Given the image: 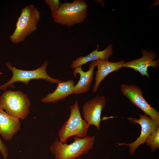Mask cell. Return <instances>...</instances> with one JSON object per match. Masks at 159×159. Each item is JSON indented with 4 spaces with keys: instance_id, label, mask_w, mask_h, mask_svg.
Returning a JSON list of instances; mask_svg holds the SVG:
<instances>
[{
    "instance_id": "cell-5",
    "label": "cell",
    "mask_w": 159,
    "mask_h": 159,
    "mask_svg": "<svg viewBox=\"0 0 159 159\" xmlns=\"http://www.w3.org/2000/svg\"><path fill=\"white\" fill-rule=\"evenodd\" d=\"M70 110L68 119L58 132L59 140L63 143H66L68 139L71 136L84 138L88 136L87 133L90 126L82 118L77 100L70 106Z\"/></svg>"
},
{
    "instance_id": "cell-8",
    "label": "cell",
    "mask_w": 159,
    "mask_h": 159,
    "mask_svg": "<svg viewBox=\"0 0 159 159\" xmlns=\"http://www.w3.org/2000/svg\"><path fill=\"white\" fill-rule=\"evenodd\" d=\"M139 119L133 117L128 118L132 123L139 124L141 127V133L140 136L133 142L130 143H116L117 146L126 145L129 146V151L131 155L134 153L136 149L140 145L145 143L148 137L158 127L157 124L148 115L138 114Z\"/></svg>"
},
{
    "instance_id": "cell-11",
    "label": "cell",
    "mask_w": 159,
    "mask_h": 159,
    "mask_svg": "<svg viewBox=\"0 0 159 159\" xmlns=\"http://www.w3.org/2000/svg\"><path fill=\"white\" fill-rule=\"evenodd\" d=\"M20 120L6 113L0 107V135L4 140L10 141L20 129Z\"/></svg>"
},
{
    "instance_id": "cell-16",
    "label": "cell",
    "mask_w": 159,
    "mask_h": 159,
    "mask_svg": "<svg viewBox=\"0 0 159 159\" xmlns=\"http://www.w3.org/2000/svg\"><path fill=\"white\" fill-rule=\"evenodd\" d=\"M145 143L154 152L159 148V127L148 137Z\"/></svg>"
},
{
    "instance_id": "cell-7",
    "label": "cell",
    "mask_w": 159,
    "mask_h": 159,
    "mask_svg": "<svg viewBox=\"0 0 159 159\" xmlns=\"http://www.w3.org/2000/svg\"><path fill=\"white\" fill-rule=\"evenodd\" d=\"M122 94L134 105L159 125V112L144 99L142 89L135 84H123L120 86Z\"/></svg>"
},
{
    "instance_id": "cell-20",
    "label": "cell",
    "mask_w": 159,
    "mask_h": 159,
    "mask_svg": "<svg viewBox=\"0 0 159 159\" xmlns=\"http://www.w3.org/2000/svg\"></svg>"
},
{
    "instance_id": "cell-9",
    "label": "cell",
    "mask_w": 159,
    "mask_h": 159,
    "mask_svg": "<svg viewBox=\"0 0 159 159\" xmlns=\"http://www.w3.org/2000/svg\"><path fill=\"white\" fill-rule=\"evenodd\" d=\"M106 102L105 96H97L85 102L82 108V117L89 126L93 125L100 130L102 112Z\"/></svg>"
},
{
    "instance_id": "cell-6",
    "label": "cell",
    "mask_w": 159,
    "mask_h": 159,
    "mask_svg": "<svg viewBox=\"0 0 159 159\" xmlns=\"http://www.w3.org/2000/svg\"><path fill=\"white\" fill-rule=\"evenodd\" d=\"M6 65L12 73L11 79L6 83L0 86V90L6 91L8 87L14 88V84L16 82H21L27 85L32 80H43L52 84H57L62 81L59 79H55L49 76L46 71L48 64L47 60L45 61L39 67L32 70H21L12 66L10 62H7Z\"/></svg>"
},
{
    "instance_id": "cell-13",
    "label": "cell",
    "mask_w": 159,
    "mask_h": 159,
    "mask_svg": "<svg viewBox=\"0 0 159 159\" xmlns=\"http://www.w3.org/2000/svg\"><path fill=\"white\" fill-rule=\"evenodd\" d=\"M96 62L97 70L95 73V82L93 90L94 92L97 91L101 82L107 75L124 67L125 62L122 60L111 62L108 60H98Z\"/></svg>"
},
{
    "instance_id": "cell-1",
    "label": "cell",
    "mask_w": 159,
    "mask_h": 159,
    "mask_svg": "<svg viewBox=\"0 0 159 159\" xmlns=\"http://www.w3.org/2000/svg\"><path fill=\"white\" fill-rule=\"evenodd\" d=\"M74 142L69 144L63 143L57 138L50 145V151L54 159H76L87 154L93 147L95 136L81 138L73 137Z\"/></svg>"
},
{
    "instance_id": "cell-12",
    "label": "cell",
    "mask_w": 159,
    "mask_h": 159,
    "mask_svg": "<svg viewBox=\"0 0 159 159\" xmlns=\"http://www.w3.org/2000/svg\"><path fill=\"white\" fill-rule=\"evenodd\" d=\"M96 61L92 62L89 65V70L84 72L81 66L74 69L73 73L75 77H77L76 74H79L80 75V80L74 87V90L73 94L78 95L85 93L90 89V85L94 78V73L95 67L96 66Z\"/></svg>"
},
{
    "instance_id": "cell-14",
    "label": "cell",
    "mask_w": 159,
    "mask_h": 159,
    "mask_svg": "<svg viewBox=\"0 0 159 159\" xmlns=\"http://www.w3.org/2000/svg\"><path fill=\"white\" fill-rule=\"evenodd\" d=\"M57 84V86L54 90L41 99L42 103H54L64 100L69 95L73 94L75 85L73 80L62 81Z\"/></svg>"
},
{
    "instance_id": "cell-18",
    "label": "cell",
    "mask_w": 159,
    "mask_h": 159,
    "mask_svg": "<svg viewBox=\"0 0 159 159\" xmlns=\"http://www.w3.org/2000/svg\"><path fill=\"white\" fill-rule=\"evenodd\" d=\"M0 152L4 159H7L8 156V149L0 138Z\"/></svg>"
},
{
    "instance_id": "cell-17",
    "label": "cell",
    "mask_w": 159,
    "mask_h": 159,
    "mask_svg": "<svg viewBox=\"0 0 159 159\" xmlns=\"http://www.w3.org/2000/svg\"><path fill=\"white\" fill-rule=\"evenodd\" d=\"M45 3L49 7L52 18L59 8L61 3L59 0H45Z\"/></svg>"
},
{
    "instance_id": "cell-4",
    "label": "cell",
    "mask_w": 159,
    "mask_h": 159,
    "mask_svg": "<svg viewBox=\"0 0 159 159\" xmlns=\"http://www.w3.org/2000/svg\"><path fill=\"white\" fill-rule=\"evenodd\" d=\"M30 105L27 96L19 90L6 91L0 96V107L7 114L21 120L29 114Z\"/></svg>"
},
{
    "instance_id": "cell-19",
    "label": "cell",
    "mask_w": 159,
    "mask_h": 159,
    "mask_svg": "<svg viewBox=\"0 0 159 159\" xmlns=\"http://www.w3.org/2000/svg\"><path fill=\"white\" fill-rule=\"evenodd\" d=\"M76 159H82V158H80L79 157V158H77Z\"/></svg>"
},
{
    "instance_id": "cell-15",
    "label": "cell",
    "mask_w": 159,
    "mask_h": 159,
    "mask_svg": "<svg viewBox=\"0 0 159 159\" xmlns=\"http://www.w3.org/2000/svg\"><path fill=\"white\" fill-rule=\"evenodd\" d=\"M112 53V46L110 44L104 50L98 51L97 48L85 56H80L72 61L71 67L73 69L81 66L90 62L98 60H108Z\"/></svg>"
},
{
    "instance_id": "cell-3",
    "label": "cell",
    "mask_w": 159,
    "mask_h": 159,
    "mask_svg": "<svg viewBox=\"0 0 159 159\" xmlns=\"http://www.w3.org/2000/svg\"><path fill=\"white\" fill-rule=\"evenodd\" d=\"M88 7L84 0L62 3L52 18L57 24L71 27L84 21L87 16Z\"/></svg>"
},
{
    "instance_id": "cell-2",
    "label": "cell",
    "mask_w": 159,
    "mask_h": 159,
    "mask_svg": "<svg viewBox=\"0 0 159 159\" xmlns=\"http://www.w3.org/2000/svg\"><path fill=\"white\" fill-rule=\"evenodd\" d=\"M40 18L39 11L33 5L29 4L22 8L16 28L9 37L10 41L18 44L25 40L27 37L37 29Z\"/></svg>"
},
{
    "instance_id": "cell-10",
    "label": "cell",
    "mask_w": 159,
    "mask_h": 159,
    "mask_svg": "<svg viewBox=\"0 0 159 159\" xmlns=\"http://www.w3.org/2000/svg\"><path fill=\"white\" fill-rule=\"evenodd\" d=\"M142 57L138 59L125 62L124 67L130 68L139 72L143 76H146L149 78L148 72L149 67H156L159 65V59L154 60L157 54L152 51H148L142 48Z\"/></svg>"
}]
</instances>
